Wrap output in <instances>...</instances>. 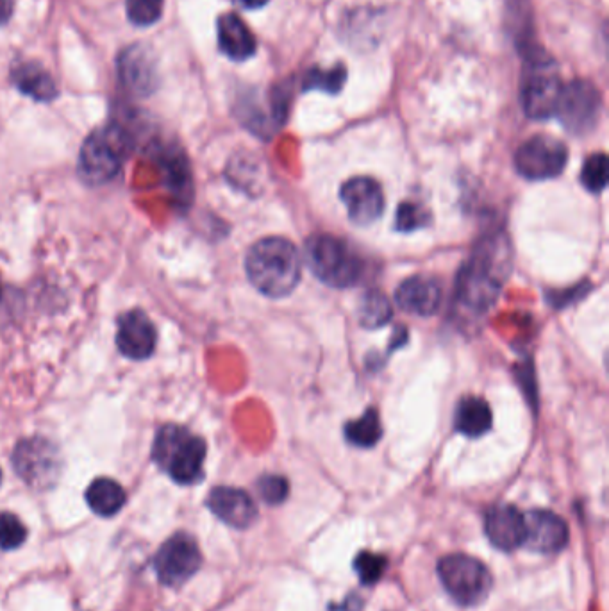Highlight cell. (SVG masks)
Wrapping results in <instances>:
<instances>
[{
  "instance_id": "cell-1",
  "label": "cell",
  "mask_w": 609,
  "mask_h": 611,
  "mask_svg": "<svg viewBox=\"0 0 609 611\" xmlns=\"http://www.w3.org/2000/svg\"><path fill=\"white\" fill-rule=\"evenodd\" d=\"M511 245L506 235L484 236L458 276V299L468 310L492 308L511 274Z\"/></svg>"
},
{
  "instance_id": "cell-2",
  "label": "cell",
  "mask_w": 609,
  "mask_h": 611,
  "mask_svg": "<svg viewBox=\"0 0 609 611\" xmlns=\"http://www.w3.org/2000/svg\"><path fill=\"white\" fill-rule=\"evenodd\" d=\"M245 270L258 292L281 299L290 295L301 281V256L297 247L284 238H263L247 252Z\"/></svg>"
},
{
  "instance_id": "cell-3",
  "label": "cell",
  "mask_w": 609,
  "mask_h": 611,
  "mask_svg": "<svg viewBox=\"0 0 609 611\" xmlns=\"http://www.w3.org/2000/svg\"><path fill=\"white\" fill-rule=\"evenodd\" d=\"M152 456L176 483L193 485L202 478L206 444L184 427L165 426L156 435Z\"/></svg>"
},
{
  "instance_id": "cell-4",
  "label": "cell",
  "mask_w": 609,
  "mask_h": 611,
  "mask_svg": "<svg viewBox=\"0 0 609 611\" xmlns=\"http://www.w3.org/2000/svg\"><path fill=\"white\" fill-rule=\"evenodd\" d=\"M131 133L118 122L93 131L81 149L79 170L92 185L108 183L117 176L131 152Z\"/></svg>"
},
{
  "instance_id": "cell-5",
  "label": "cell",
  "mask_w": 609,
  "mask_h": 611,
  "mask_svg": "<svg viewBox=\"0 0 609 611\" xmlns=\"http://www.w3.org/2000/svg\"><path fill=\"white\" fill-rule=\"evenodd\" d=\"M304 256L317 279L333 288L358 285L365 272L363 260L336 236H311L306 242Z\"/></svg>"
},
{
  "instance_id": "cell-6",
  "label": "cell",
  "mask_w": 609,
  "mask_h": 611,
  "mask_svg": "<svg viewBox=\"0 0 609 611\" xmlns=\"http://www.w3.org/2000/svg\"><path fill=\"white\" fill-rule=\"evenodd\" d=\"M443 588L461 606L483 603L492 592L493 578L483 561L467 554H449L438 561Z\"/></svg>"
},
{
  "instance_id": "cell-7",
  "label": "cell",
  "mask_w": 609,
  "mask_h": 611,
  "mask_svg": "<svg viewBox=\"0 0 609 611\" xmlns=\"http://www.w3.org/2000/svg\"><path fill=\"white\" fill-rule=\"evenodd\" d=\"M13 467L27 485L47 490L56 485L61 474L58 447L45 438H27L15 447Z\"/></svg>"
},
{
  "instance_id": "cell-8",
  "label": "cell",
  "mask_w": 609,
  "mask_h": 611,
  "mask_svg": "<svg viewBox=\"0 0 609 611\" xmlns=\"http://www.w3.org/2000/svg\"><path fill=\"white\" fill-rule=\"evenodd\" d=\"M563 83L558 72L552 68L551 61L536 59L533 67L527 68L522 81L520 99L527 117L545 120L556 115L559 101L563 95Z\"/></svg>"
},
{
  "instance_id": "cell-9",
  "label": "cell",
  "mask_w": 609,
  "mask_h": 611,
  "mask_svg": "<svg viewBox=\"0 0 609 611\" xmlns=\"http://www.w3.org/2000/svg\"><path fill=\"white\" fill-rule=\"evenodd\" d=\"M202 553L197 540L188 533H176L159 547L154 569L165 586H181L201 569Z\"/></svg>"
},
{
  "instance_id": "cell-10",
  "label": "cell",
  "mask_w": 609,
  "mask_h": 611,
  "mask_svg": "<svg viewBox=\"0 0 609 611\" xmlns=\"http://www.w3.org/2000/svg\"><path fill=\"white\" fill-rule=\"evenodd\" d=\"M568 151L565 143L552 136L538 134L520 145L515 165L518 174L529 181H545L558 177L567 165Z\"/></svg>"
},
{
  "instance_id": "cell-11",
  "label": "cell",
  "mask_w": 609,
  "mask_h": 611,
  "mask_svg": "<svg viewBox=\"0 0 609 611\" xmlns=\"http://www.w3.org/2000/svg\"><path fill=\"white\" fill-rule=\"evenodd\" d=\"M601 108L599 90L588 81H574L563 88L556 115L570 133L586 134L597 126Z\"/></svg>"
},
{
  "instance_id": "cell-12",
  "label": "cell",
  "mask_w": 609,
  "mask_h": 611,
  "mask_svg": "<svg viewBox=\"0 0 609 611\" xmlns=\"http://www.w3.org/2000/svg\"><path fill=\"white\" fill-rule=\"evenodd\" d=\"M117 76L127 95L145 99L158 88V61L149 47L129 45L118 54Z\"/></svg>"
},
{
  "instance_id": "cell-13",
  "label": "cell",
  "mask_w": 609,
  "mask_h": 611,
  "mask_svg": "<svg viewBox=\"0 0 609 611\" xmlns=\"http://www.w3.org/2000/svg\"><path fill=\"white\" fill-rule=\"evenodd\" d=\"M340 195L349 218L358 226H370L383 215V188L372 177H352Z\"/></svg>"
},
{
  "instance_id": "cell-14",
  "label": "cell",
  "mask_w": 609,
  "mask_h": 611,
  "mask_svg": "<svg viewBox=\"0 0 609 611\" xmlns=\"http://www.w3.org/2000/svg\"><path fill=\"white\" fill-rule=\"evenodd\" d=\"M524 544L534 553L556 554L563 551L568 544L567 522L552 511H529Z\"/></svg>"
},
{
  "instance_id": "cell-15",
  "label": "cell",
  "mask_w": 609,
  "mask_h": 611,
  "mask_svg": "<svg viewBox=\"0 0 609 611\" xmlns=\"http://www.w3.org/2000/svg\"><path fill=\"white\" fill-rule=\"evenodd\" d=\"M156 327L140 310L129 311L118 320L117 345L131 360H147L156 349Z\"/></svg>"
},
{
  "instance_id": "cell-16",
  "label": "cell",
  "mask_w": 609,
  "mask_h": 611,
  "mask_svg": "<svg viewBox=\"0 0 609 611\" xmlns=\"http://www.w3.org/2000/svg\"><path fill=\"white\" fill-rule=\"evenodd\" d=\"M484 531L497 549L501 551H515L526 540V517L524 513L511 506V504H499L493 506L486 513L484 520Z\"/></svg>"
},
{
  "instance_id": "cell-17",
  "label": "cell",
  "mask_w": 609,
  "mask_h": 611,
  "mask_svg": "<svg viewBox=\"0 0 609 611\" xmlns=\"http://www.w3.org/2000/svg\"><path fill=\"white\" fill-rule=\"evenodd\" d=\"M209 510L234 529L251 528L258 519V508L251 495L231 486L213 488L208 497Z\"/></svg>"
},
{
  "instance_id": "cell-18",
  "label": "cell",
  "mask_w": 609,
  "mask_h": 611,
  "mask_svg": "<svg viewBox=\"0 0 609 611\" xmlns=\"http://www.w3.org/2000/svg\"><path fill=\"white\" fill-rule=\"evenodd\" d=\"M395 301L408 313L418 317H431L440 308L442 288L431 277H409L399 286Z\"/></svg>"
},
{
  "instance_id": "cell-19",
  "label": "cell",
  "mask_w": 609,
  "mask_h": 611,
  "mask_svg": "<svg viewBox=\"0 0 609 611\" xmlns=\"http://www.w3.org/2000/svg\"><path fill=\"white\" fill-rule=\"evenodd\" d=\"M11 81L18 92L38 102H51L59 95L51 72L38 61H20L11 68Z\"/></svg>"
},
{
  "instance_id": "cell-20",
  "label": "cell",
  "mask_w": 609,
  "mask_h": 611,
  "mask_svg": "<svg viewBox=\"0 0 609 611\" xmlns=\"http://www.w3.org/2000/svg\"><path fill=\"white\" fill-rule=\"evenodd\" d=\"M218 47L227 58L245 61L256 52V38L242 18L234 13H226L218 18Z\"/></svg>"
},
{
  "instance_id": "cell-21",
  "label": "cell",
  "mask_w": 609,
  "mask_h": 611,
  "mask_svg": "<svg viewBox=\"0 0 609 611\" xmlns=\"http://www.w3.org/2000/svg\"><path fill=\"white\" fill-rule=\"evenodd\" d=\"M454 424L461 435L477 438L492 429V410L481 397H465L459 402Z\"/></svg>"
},
{
  "instance_id": "cell-22",
  "label": "cell",
  "mask_w": 609,
  "mask_h": 611,
  "mask_svg": "<svg viewBox=\"0 0 609 611\" xmlns=\"http://www.w3.org/2000/svg\"><path fill=\"white\" fill-rule=\"evenodd\" d=\"M86 503L92 508L93 513L101 517H113L124 508L126 492L113 479H95L86 490Z\"/></svg>"
},
{
  "instance_id": "cell-23",
  "label": "cell",
  "mask_w": 609,
  "mask_h": 611,
  "mask_svg": "<svg viewBox=\"0 0 609 611\" xmlns=\"http://www.w3.org/2000/svg\"><path fill=\"white\" fill-rule=\"evenodd\" d=\"M383 436V426L377 410H367L358 420H352L345 426V438L356 447H374Z\"/></svg>"
},
{
  "instance_id": "cell-24",
  "label": "cell",
  "mask_w": 609,
  "mask_h": 611,
  "mask_svg": "<svg viewBox=\"0 0 609 611\" xmlns=\"http://www.w3.org/2000/svg\"><path fill=\"white\" fill-rule=\"evenodd\" d=\"M393 310L390 301L384 297L383 293L367 292L359 301V322L367 329H377L383 327L392 319Z\"/></svg>"
},
{
  "instance_id": "cell-25",
  "label": "cell",
  "mask_w": 609,
  "mask_h": 611,
  "mask_svg": "<svg viewBox=\"0 0 609 611\" xmlns=\"http://www.w3.org/2000/svg\"><path fill=\"white\" fill-rule=\"evenodd\" d=\"M347 81V68L345 65H334L329 70L322 68H311L308 76L304 79V90H322V92L334 93L342 92L343 84Z\"/></svg>"
},
{
  "instance_id": "cell-26",
  "label": "cell",
  "mask_w": 609,
  "mask_h": 611,
  "mask_svg": "<svg viewBox=\"0 0 609 611\" xmlns=\"http://www.w3.org/2000/svg\"><path fill=\"white\" fill-rule=\"evenodd\" d=\"M581 181L588 192L601 193L608 185V158L606 154H593L584 163Z\"/></svg>"
},
{
  "instance_id": "cell-27",
  "label": "cell",
  "mask_w": 609,
  "mask_h": 611,
  "mask_svg": "<svg viewBox=\"0 0 609 611\" xmlns=\"http://www.w3.org/2000/svg\"><path fill=\"white\" fill-rule=\"evenodd\" d=\"M388 567V560L383 554L370 553L363 551L354 560V569L358 572L359 579L363 585H376L379 579L383 578L384 570Z\"/></svg>"
},
{
  "instance_id": "cell-28",
  "label": "cell",
  "mask_w": 609,
  "mask_h": 611,
  "mask_svg": "<svg viewBox=\"0 0 609 611\" xmlns=\"http://www.w3.org/2000/svg\"><path fill=\"white\" fill-rule=\"evenodd\" d=\"M27 529L13 513H0V549L13 551L26 542Z\"/></svg>"
},
{
  "instance_id": "cell-29",
  "label": "cell",
  "mask_w": 609,
  "mask_h": 611,
  "mask_svg": "<svg viewBox=\"0 0 609 611\" xmlns=\"http://www.w3.org/2000/svg\"><path fill=\"white\" fill-rule=\"evenodd\" d=\"M165 0H127V17L134 26H152L163 13Z\"/></svg>"
},
{
  "instance_id": "cell-30",
  "label": "cell",
  "mask_w": 609,
  "mask_h": 611,
  "mask_svg": "<svg viewBox=\"0 0 609 611\" xmlns=\"http://www.w3.org/2000/svg\"><path fill=\"white\" fill-rule=\"evenodd\" d=\"M429 220H431V215L424 206L415 204V202H402L397 211V226L395 227L401 233H411L415 229L427 226Z\"/></svg>"
},
{
  "instance_id": "cell-31",
  "label": "cell",
  "mask_w": 609,
  "mask_h": 611,
  "mask_svg": "<svg viewBox=\"0 0 609 611\" xmlns=\"http://www.w3.org/2000/svg\"><path fill=\"white\" fill-rule=\"evenodd\" d=\"M258 492L265 503L277 506L286 501L290 494V485L283 476H263L258 481Z\"/></svg>"
},
{
  "instance_id": "cell-32",
  "label": "cell",
  "mask_w": 609,
  "mask_h": 611,
  "mask_svg": "<svg viewBox=\"0 0 609 611\" xmlns=\"http://www.w3.org/2000/svg\"><path fill=\"white\" fill-rule=\"evenodd\" d=\"M15 9V0H0V26L8 22Z\"/></svg>"
},
{
  "instance_id": "cell-33",
  "label": "cell",
  "mask_w": 609,
  "mask_h": 611,
  "mask_svg": "<svg viewBox=\"0 0 609 611\" xmlns=\"http://www.w3.org/2000/svg\"><path fill=\"white\" fill-rule=\"evenodd\" d=\"M363 608V601H361V597L359 595H351V597H347V601L343 606H340L338 610L342 611H361Z\"/></svg>"
},
{
  "instance_id": "cell-34",
  "label": "cell",
  "mask_w": 609,
  "mask_h": 611,
  "mask_svg": "<svg viewBox=\"0 0 609 611\" xmlns=\"http://www.w3.org/2000/svg\"><path fill=\"white\" fill-rule=\"evenodd\" d=\"M234 2L245 9H259L267 6L268 0H234Z\"/></svg>"
},
{
  "instance_id": "cell-35",
  "label": "cell",
  "mask_w": 609,
  "mask_h": 611,
  "mask_svg": "<svg viewBox=\"0 0 609 611\" xmlns=\"http://www.w3.org/2000/svg\"><path fill=\"white\" fill-rule=\"evenodd\" d=\"M0 483H2V472H0Z\"/></svg>"
},
{
  "instance_id": "cell-36",
  "label": "cell",
  "mask_w": 609,
  "mask_h": 611,
  "mask_svg": "<svg viewBox=\"0 0 609 611\" xmlns=\"http://www.w3.org/2000/svg\"><path fill=\"white\" fill-rule=\"evenodd\" d=\"M0 293H2V286H0Z\"/></svg>"
}]
</instances>
